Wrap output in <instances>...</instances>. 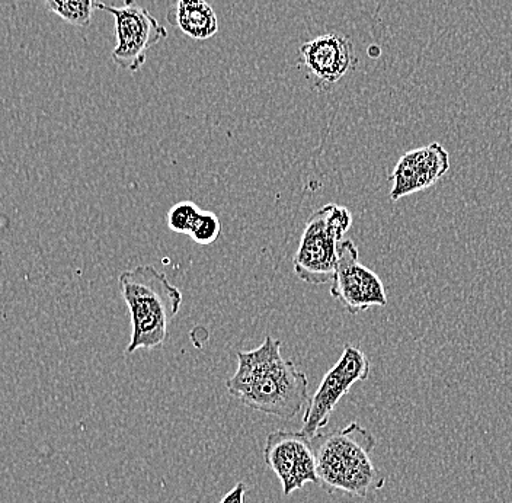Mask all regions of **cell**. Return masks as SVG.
Returning <instances> with one entry per match:
<instances>
[{
	"label": "cell",
	"mask_w": 512,
	"mask_h": 503,
	"mask_svg": "<svg viewBox=\"0 0 512 503\" xmlns=\"http://www.w3.org/2000/svg\"><path fill=\"white\" fill-rule=\"evenodd\" d=\"M226 387L248 408L281 419L296 418L309 402L306 374L281 355V342L272 336L252 351L238 352V370Z\"/></svg>",
	"instance_id": "cell-1"
},
{
	"label": "cell",
	"mask_w": 512,
	"mask_h": 503,
	"mask_svg": "<svg viewBox=\"0 0 512 503\" xmlns=\"http://www.w3.org/2000/svg\"><path fill=\"white\" fill-rule=\"evenodd\" d=\"M318 466L319 485L326 492L336 490L366 498L384 486V476L371 461L376 438L357 422L341 431L312 438Z\"/></svg>",
	"instance_id": "cell-2"
},
{
	"label": "cell",
	"mask_w": 512,
	"mask_h": 503,
	"mask_svg": "<svg viewBox=\"0 0 512 503\" xmlns=\"http://www.w3.org/2000/svg\"><path fill=\"white\" fill-rule=\"evenodd\" d=\"M118 285L133 323L127 354L165 344L169 323L181 307V291L152 265L124 271Z\"/></svg>",
	"instance_id": "cell-3"
},
{
	"label": "cell",
	"mask_w": 512,
	"mask_h": 503,
	"mask_svg": "<svg viewBox=\"0 0 512 503\" xmlns=\"http://www.w3.org/2000/svg\"><path fill=\"white\" fill-rule=\"evenodd\" d=\"M351 224L350 210L338 204L323 205L310 216L293 261L294 272L300 280L310 285L332 283L339 243Z\"/></svg>",
	"instance_id": "cell-4"
},
{
	"label": "cell",
	"mask_w": 512,
	"mask_h": 503,
	"mask_svg": "<svg viewBox=\"0 0 512 503\" xmlns=\"http://www.w3.org/2000/svg\"><path fill=\"white\" fill-rule=\"evenodd\" d=\"M96 9L114 16L117 44L112 50V62L128 72L140 70L149 51L168 37L165 27L136 0H124L120 8L98 2Z\"/></svg>",
	"instance_id": "cell-5"
},
{
	"label": "cell",
	"mask_w": 512,
	"mask_h": 503,
	"mask_svg": "<svg viewBox=\"0 0 512 503\" xmlns=\"http://www.w3.org/2000/svg\"><path fill=\"white\" fill-rule=\"evenodd\" d=\"M370 371L371 364L367 355L355 346L345 345L341 358L323 377L315 396L307 405L303 416V434L309 438L318 435L320 429L328 425L339 400L350 393L355 383L367 380Z\"/></svg>",
	"instance_id": "cell-6"
},
{
	"label": "cell",
	"mask_w": 512,
	"mask_h": 503,
	"mask_svg": "<svg viewBox=\"0 0 512 503\" xmlns=\"http://www.w3.org/2000/svg\"><path fill=\"white\" fill-rule=\"evenodd\" d=\"M331 294L351 315L366 312L371 307H384L387 294L376 272L360 262L357 246L352 240H342L338 248V264Z\"/></svg>",
	"instance_id": "cell-7"
},
{
	"label": "cell",
	"mask_w": 512,
	"mask_h": 503,
	"mask_svg": "<svg viewBox=\"0 0 512 503\" xmlns=\"http://www.w3.org/2000/svg\"><path fill=\"white\" fill-rule=\"evenodd\" d=\"M264 458L283 486V495L290 496L307 483L319 485L318 466L312 438L302 431H275L268 434Z\"/></svg>",
	"instance_id": "cell-8"
},
{
	"label": "cell",
	"mask_w": 512,
	"mask_h": 503,
	"mask_svg": "<svg viewBox=\"0 0 512 503\" xmlns=\"http://www.w3.org/2000/svg\"><path fill=\"white\" fill-rule=\"evenodd\" d=\"M299 54L300 64L319 88L338 83L358 64L354 44L339 32H326L307 41L300 47Z\"/></svg>",
	"instance_id": "cell-9"
},
{
	"label": "cell",
	"mask_w": 512,
	"mask_h": 503,
	"mask_svg": "<svg viewBox=\"0 0 512 503\" xmlns=\"http://www.w3.org/2000/svg\"><path fill=\"white\" fill-rule=\"evenodd\" d=\"M450 169V156L441 144L431 143L425 147L411 150L399 159L398 165L390 173L393 182L390 200L424 191L437 184Z\"/></svg>",
	"instance_id": "cell-10"
},
{
	"label": "cell",
	"mask_w": 512,
	"mask_h": 503,
	"mask_svg": "<svg viewBox=\"0 0 512 503\" xmlns=\"http://www.w3.org/2000/svg\"><path fill=\"white\" fill-rule=\"evenodd\" d=\"M168 21L195 41L210 40L219 32V18L207 0H176L168 12Z\"/></svg>",
	"instance_id": "cell-11"
},
{
	"label": "cell",
	"mask_w": 512,
	"mask_h": 503,
	"mask_svg": "<svg viewBox=\"0 0 512 503\" xmlns=\"http://www.w3.org/2000/svg\"><path fill=\"white\" fill-rule=\"evenodd\" d=\"M96 0H46L48 11L73 27L86 28L91 24Z\"/></svg>",
	"instance_id": "cell-12"
},
{
	"label": "cell",
	"mask_w": 512,
	"mask_h": 503,
	"mask_svg": "<svg viewBox=\"0 0 512 503\" xmlns=\"http://www.w3.org/2000/svg\"><path fill=\"white\" fill-rule=\"evenodd\" d=\"M222 233V223L213 211L200 210L188 236L198 245H213Z\"/></svg>",
	"instance_id": "cell-13"
},
{
	"label": "cell",
	"mask_w": 512,
	"mask_h": 503,
	"mask_svg": "<svg viewBox=\"0 0 512 503\" xmlns=\"http://www.w3.org/2000/svg\"><path fill=\"white\" fill-rule=\"evenodd\" d=\"M198 213H200V208L191 201L175 204L168 213L169 229L179 235H188Z\"/></svg>",
	"instance_id": "cell-14"
},
{
	"label": "cell",
	"mask_w": 512,
	"mask_h": 503,
	"mask_svg": "<svg viewBox=\"0 0 512 503\" xmlns=\"http://www.w3.org/2000/svg\"><path fill=\"white\" fill-rule=\"evenodd\" d=\"M246 485L245 483L239 482L235 488L230 489L226 495L223 496L220 503H245L246 496Z\"/></svg>",
	"instance_id": "cell-15"
}]
</instances>
